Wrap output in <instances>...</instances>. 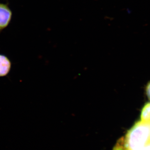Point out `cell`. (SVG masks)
<instances>
[{
  "label": "cell",
  "instance_id": "7a4b0ae2",
  "mask_svg": "<svg viewBox=\"0 0 150 150\" xmlns=\"http://www.w3.org/2000/svg\"><path fill=\"white\" fill-rule=\"evenodd\" d=\"M12 12L8 5L0 3V32L10 23Z\"/></svg>",
  "mask_w": 150,
  "mask_h": 150
},
{
  "label": "cell",
  "instance_id": "5b68a950",
  "mask_svg": "<svg viewBox=\"0 0 150 150\" xmlns=\"http://www.w3.org/2000/svg\"><path fill=\"white\" fill-rule=\"evenodd\" d=\"M146 92L148 98L150 100V81L148 83L146 87Z\"/></svg>",
  "mask_w": 150,
  "mask_h": 150
},
{
  "label": "cell",
  "instance_id": "277c9868",
  "mask_svg": "<svg viewBox=\"0 0 150 150\" xmlns=\"http://www.w3.org/2000/svg\"><path fill=\"white\" fill-rule=\"evenodd\" d=\"M141 120L144 123L150 124V102L146 103L142 108Z\"/></svg>",
  "mask_w": 150,
  "mask_h": 150
},
{
  "label": "cell",
  "instance_id": "6da1fadb",
  "mask_svg": "<svg viewBox=\"0 0 150 150\" xmlns=\"http://www.w3.org/2000/svg\"><path fill=\"white\" fill-rule=\"evenodd\" d=\"M127 150H150V124L138 121L126 137Z\"/></svg>",
  "mask_w": 150,
  "mask_h": 150
},
{
  "label": "cell",
  "instance_id": "3957f363",
  "mask_svg": "<svg viewBox=\"0 0 150 150\" xmlns=\"http://www.w3.org/2000/svg\"><path fill=\"white\" fill-rule=\"evenodd\" d=\"M12 63L8 57L0 54V77L6 76L10 72Z\"/></svg>",
  "mask_w": 150,
  "mask_h": 150
}]
</instances>
